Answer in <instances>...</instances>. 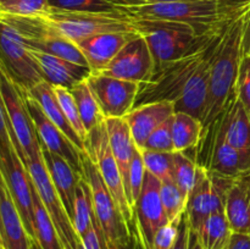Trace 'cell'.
<instances>
[{
	"instance_id": "7a4b0ae2",
	"label": "cell",
	"mask_w": 250,
	"mask_h": 249,
	"mask_svg": "<svg viewBox=\"0 0 250 249\" xmlns=\"http://www.w3.org/2000/svg\"><path fill=\"white\" fill-rule=\"evenodd\" d=\"M232 19L222 23L219 28L205 34H199L192 26L180 22L146 19H133V21L137 32L146 39L153 56L154 65L158 67L199 50L207 45L216 36L217 32L221 31Z\"/></svg>"
},
{
	"instance_id": "74e56055",
	"label": "cell",
	"mask_w": 250,
	"mask_h": 249,
	"mask_svg": "<svg viewBox=\"0 0 250 249\" xmlns=\"http://www.w3.org/2000/svg\"><path fill=\"white\" fill-rule=\"evenodd\" d=\"M49 7V0H7L0 4V12L17 16H38Z\"/></svg>"
},
{
	"instance_id": "8d00e7d4",
	"label": "cell",
	"mask_w": 250,
	"mask_h": 249,
	"mask_svg": "<svg viewBox=\"0 0 250 249\" xmlns=\"http://www.w3.org/2000/svg\"><path fill=\"white\" fill-rule=\"evenodd\" d=\"M53 87L66 119L68 120V122H70L71 126L73 127L76 133H77L78 136L81 137V139L85 143L88 137V132L85 131L84 126H83L82 119H81L80 111H78L77 104H76L72 93H71V90L67 89V88L56 87V85H53Z\"/></svg>"
},
{
	"instance_id": "277c9868",
	"label": "cell",
	"mask_w": 250,
	"mask_h": 249,
	"mask_svg": "<svg viewBox=\"0 0 250 249\" xmlns=\"http://www.w3.org/2000/svg\"><path fill=\"white\" fill-rule=\"evenodd\" d=\"M224 28L217 32L216 36L199 50H195L178 60L171 61L154 68L150 78L139 84V92L136 98L134 107L146 103L164 102V100L172 102L175 104L180 98L186 83L197 70L199 63L204 60L214 41L224 31Z\"/></svg>"
},
{
	"instance_id": "7bdbcfd3",
	"label": "cell",
	"mask_w": 250,
	"mask_h": 249,
	"mask_svg": "<svg viewBox=\"0 0 250 249\" xmlns=\"http://www.w3.org/2000/svg\"><path fill=\"white\" fill-rule=\"evenodd\" d=\"M14 146L11 136H10V124L5 112L4 104L0 97V150H9Z\"/></svg>"
},
{
	"instance_id": "7c38bea8",
	"label": "cell",
	"mask_w": 250,
	"mask_h": 249,
	"mask_svg": "<svg viewBox=\"0 0 250 249\" xmlns=\"http://www.w3.org/2000/svg\"><path fill=\"white\" fill-rule=\"evenodd\" d=\"M26 167L28 170L29 176H31L34 188L38 192L44 207L46 208L54 224H55L59 237L68 239V241H77L80 237L73 229L70 217H68L67 212H66L65 208H63L60 198H59L58 192L54 187V183L51 181L50 175H49L48 168H46L45 161H44L42 148L41 150L33 154L31 158H28Z\"/></svg>"
},
{
	"instance_id": "9c48e42d",
	"label": "cell",
	"mask_w": 250,
	"mask_h": 249,
	"mask_svg": "<svg viewBox=\"0 0 250 249\" xmlns=\"http://www.w3.org/2000/svg\"><path fill=\"white\" fill-rule=\"evenodd\" d=\"M0 61L12 80L28 90L43 80L41 70L31 56L23 36L0 16Z\"/></svg>"
},
{
	"instance_id": "484cf974",
	"label": "cell",
	"mask_w": 250,
	"mask_h": 249,
	"mask_svg": "<svg viewBox=\"0 0 250 249\" xmlns=\"http://www.w3.org/2000/svg\"><path fill=\"white\" fill-rule=\"evenodd\" d=\"M105 124H106L110 148H111L114 158L116 159L117 165H119L120 170H121L125 187H126L127 177H128L129 172V165H131L132 156H133L137 145L134 143L131 129H129V126L125 117L106 119L105 120Z\"/></svg>"
},
{
	"instance_id": "1f68e13d",
	"label": "cell",
	"mask_w": 250,
	"mask_h": 249,
	"mask_svg": "<svg viewBox=\"0 0 250 249\" xmlns=\"http://www.w3.org/2000/svg\"><path fill=\"white\" fill-rule=\"evenodd\" d=\"M51 7L77 12L126 14L120 0H49Z\"/></svg>"
},
{
	"instance_id": "4fadbf2b",
	"label": "cell",
	"mask_w": 250,
	"mask_h": 249,
	"mask_svg": "<svg viewBox=\"0 0 250 249\" xmlns=\"http://www.w3.org/2000/svg\"><path fill=\"white\" fill-rule=\"evenodd\" d=\"M154 67L153 56L146 39L136 33L99 73L141 84L150 78Z\"/></svg>"
},
{
	"instance_id": "d590c367",
	"label": "cell",
	"mask_w": 250,
	"mask_h": 249,
	"mask_svg": "<svg viewBox=\"0 0 250 249\" xmlns=\"http://www.w3.org/2000/svg\"><path fill=\"white\" fill-rule=\"evenodd\" d=\"M146 172V166H144L143 158H142V153L138 148H136L133 156H132L128 177H127L126 187H125L127 199H128V203L132 207V209L136 205V202L138 200L142 189H143Z\"/></svg>"
},
{
	"instance_id": "4dcf8cb0",
	"label": "cell",
	"mask_w": 250,
	"mask_h": 249,
	"mask_svg": "<svg viewBox=\"0 0 250 249\" xmlns=\"http://www.w3.org/2000/svg\"><path fill=\"white\" fill-rule=\"evenodd\" d=\"M94 219L93 199L90 187L87 180L82 175L77 188H76L75 202H73V212L71 217V224L77 236L83 237L88 232Z\"/></svg>"
},
{
	"instance_id": "f546056e",
	"label": "cell",
	"mask_w": 250,
	"mask_h": 249,
	"mask_svg": "<svg viewBox=\"0 0 250 249\" xmlns=\"http://www.w3.org/2000/svg\"><path fill=\"white\" fill-rule=\"evenodd\" d=\"M202 121L183 111H176L172 120V139L175 151H186L198 144L202 137Z\"/></svg>"
},
{
	"instance_id": "816d5d0a",
	"label": "cell",
	"mask_w": 250,
	"mask_h": 249,
	"mask_svg": "<svg viewBox=\"0 0 250 249\" xmlns=\"http://www.w3.org/2000/svg\"><path fill=\"white\" fill-rule=\"evenodd\" d=\"M33 249H39V248H38V246H37V244H36V243H34V244H33Z\"/></svg>"
},
{
	"instance_id": "d6986e66",
	"label": "cell",
	"mask_w": 250,
	"mask_h": 249,
	"mask_svg": "<svg viewBox=\"0 0 250 249\" xmlns=\"http://www.w3.org/2000/svg\"><path fill=\"white\" fill-rule=\"evenodd\" d=\"M138 32H110L78 42L77 46L87 60L92 73H99Z\"/></svg>"
},
{
	"instance_id": "cb8c5ba5",
	"label": "cell",
	"mask_w": 250,
	"mask_h": 249,
	"mask_svg": "<svg viewBox=\"0 0 250 249\" xmlns=\"http://www.w3.org/2000/svg\"><path fill=\"white\" fill-rule=\"evenodd\" d=\"M208 170L224 177H241L250 171V153L233 148L216 133L210 167Z\"/></svg>"
},
{
	"instance_id": "52a82bcc",
	"label": "cell",
	"mask_w": 250,
	"mask_h": 249,
	"mask_svg": "<svg viewBox=\"0 0 250 249\" xmlns=\"http://www.w3.org/2000/svg\"><path fill=\"white\" fill-rule=\"evenodd\" d=\"M0 97L10 124V136L15 149L26 165L28 158L41 150V144L29 116L24 92L0 61Z\"/></svg>"
},
{
	"instance_id": "ac0fdd59",
	"label": "cell",
	"mask_w": 250,
	"mask_h": 249,
	"mask_svg": "<svg viewBox=\"0 0 250 249\" xmlns=\"http://www.w3.org/2000/svg\"><path fill=\"white\" fill-rule=\"evenodd\" d=\"M28 50L38 65L43 80L50 83L51 85L67 88L71 90L78 83L87 80L92 73L90 68L87 66L78 65L72 61L36 50L29 46Z\"/></svg>"
},
{
	"instance_id": "ffe728a7",
	"label": "cell",
	"mask_w": 250,
	"mask_h": 249,
	"mask_svg": "<svg viewBox=\"0 0 250 249\" xmlns=\"http://www.w3.org/2000/svg\"><path fill=\"white\" fill-rule=\"evenodd\" d=\"M176 109L172 102H154L133 107L126 119L131 129L137 148L142 149L148 137L161 124L175 115Z\"/></svg>"
},
{
	"instance_id": "11a10c76",
	"label": "cell",
	"mask_w": 250,
	"mask_h": 249,
	"mask_svg": "<svg viewBox=\"0 0 250 249\" xmlns=\"http://www.w3.org/2000/svg\"><path fill=\"white\" fill-rule=\"evenodd\" d=\"M249 119H250V111H249Z\"/></svg>"
},
{
	"instance_id": "ba28073f",
	"label": "cell",
	"mask_w": 250,
	"mask_h": 249,
	"mask_svg": "<svg viewBox=\"0 0 250 249\" xmlns=\"http://www.w3.org/2000/svg\"><path fill=\"white\" fill-rule=\"evenodd\" d=\"M85 153L98 166L103 181L129 226L132 222H134V212L127 199L121 170L110 148L105 122L88 133L85 141Z\"/></svg>"
},
{
	"instance_id": "f6af8a7d",
	"label": "cell",
	"mask_w": 250,
	"mask_h": 249,
	"mask_svg": "<svg viewBox=\"0 0 250 249\" xmlns=\"http://www.w3.org/2000/svg\"><path fill=\"white\" fill-rule=\"evenodd\" d=\"M225 249H250V234L232 233L231 239Z\"/></svg>"
},
{
	"instance_id": "44dd1931",
	"label": "cell",
	"mask_w": 250,
	"mask_h": 249,
	"mask_svg": "<svg viewBox=\"0 0 250 249\" xmlns=\"http://www.w3.org/2000/svg\"><path fill=\"white\" fill-rule=\"evenodd\" d=\"M216 133L225 142L238 150L250 153V119L249 112L238 99H234L215 121Z\"/></svg>"
},
{
	"instance_id": "8992f818",
	"label": "cell",
	"mask_w": 250,
	"mask_h": 249,
	"mask_svg": "<svg viewBox=\"0 0 250 249\" xmlns=\"http://www.w3.org/2000/svg\"><path fill=\"white\" fill-rule=\"evenodd\" d=\"M82 167L83 176L92 192L95 217L107 249H127L131 239L128 224L103 181L98 166L87 153H82Z\"/></svg>"
},
{
	"instance_id": "b9f144b4",
	"label": "cell",
	"mask_w": 250,
	"mask_h": 249,
	"mask_svg": "<svg viewBox=\"0 0 250 249\" xmlns=\"http://www.w3.org/2000/svg\"><path fill=\"white\" fill-rule=\"evenodd\" d=\"M81 241H82L84 249H107L106 242H105L104 236H103V232L100 229L99 224H98L95 214L92 226H90V228L88 229L84 236L81 237Z\"/></svg>"
},
{
	"instance_id": "6da1fadb",
	"label": "cell",
	"mask_w": 250,
	"mask_h": 249,
	"mask_svg": "<svg viewBox=\"0 0 250 249\" xmlns=\"http://www.w3.org/2000/svg\"><path fill=\"white\" fill-rule=\"evenodd\" d=\"M250 5L242 9L227 26L215 53L210 70L209 94L202 116L203 126L210 127L236 99V83L244 55L243 38Z\"/></svg>"
},
{
	"instance_id": "f1b7e54d",
	"label": "cell",
	"mask_w": 250,
	"mask_h": 249,
	"mask_svg": "<svg viewBox=\"0 0 250 249\" xmlns=\"http://www.w3.org/2000/svg\"><path fill=\"white\" fill-rule=\"evenodd\" d=\"M75 102L77 104L78 111H80L81 119H82L83 126L85 131L89 133L95 127L104 124L106 117L98 103L97 97L93 93L89 83L87 80L82 81L77 85L71 89Z\"/></svg>"
},
{
	"instance_id": "7dc6e473",
	"label": "cell",
	"mask_w": 250,
	"mask_h": 249,
	"mask_svg": "<svg viewBox=\"0 0 250 249\" xmlns=\"http://www.w3.org/2000/svg\"><path fill=\"white\" fill-rule=\"evenodd\" d=\"M226 9L237 10L250 4V0H219Z\"/></svg>"
},
{
	"instance_id": "f907efd6",
	"label": "cell",
	"mask_w": 250,
	"mask_h": 249,
	"mask_svg": "<svg viewBox=\"0 0 250 249\" xmlns=\"http://www.w3.org/2000/svg\"><path fill=\"white\" fill-rule=\"evenodd\" d=\"M241 177L243 178L244 181H246L247 185H248L249 188H250V171H248V172H247V173H244V175L241 176Z\"/></svg>"
},
{
	"instance_id": "f35d334b",
	"label": "cell",
	"mask_w": 250,
	"mask_h": 249,
	"mask_svg": "<svg viewBox=\"0 0 250 249\" xmlns=\"http://www.w3.org/2000/svg\"><path fill=\"white\" fill-rule=\"evenodd\" d=\"M172 120L173 116L161 124L153 133L148 137L146 144L142 149H149L155 151H167L173 153V139H172Z\"/></svg>"
},
{
	"instance_id": "2e32d148",
	"label": "cell",
	"mask_w": 250,
	"mask_h": 249,
	"mask_svg": "<svg viewBox=\"0 0 250 249\" xmlns=\"http://www.w3.org/2000/svg\"><path fill=\"white\" fill-rule=\"evenodd\" d=\"M227 26H229V24H227ZM227 26L225 27L224 31L216 37V39H215L214 43H212L210 50L208 51L204 60L199 63L197 70L193 72V75L190 76L188 82L186 83L180 98H178L177 102L175 103L176 111L188 112V114L193 115V116L202 120V116L203 114H204L205 110V105H207L208 94H209L211 63L212 60H214L215 53H216L217 50V46H219L220 42H221L222 37H224V33L225 31H226Z\"/></svg>"
},
{
	"instance_id": "bcb514c9",
	"label": "cell",
	"mask_w": 250,
	"mask_h": 249,
	"mask_svg": "<svg viewBox=\"0 0 250 249\" xmlns=\"http://www.w3.org/2000/svg\"><path fill=\"white\" fill-rule=\"evenodd\" d=\"M180 1V0H120L122 6H141V5L160 4V2Z\"/></svg>"
},
{
	"instance_id": "ab89813d",
	"label": "cell",
	"mask_w": 250,
	"mask_h": 249,
	"mask_svg": "<svg viewBox=\"0 0 250 249\" xmlns=\"http://www.w3.org/2000/svg\"><path fill=\"white\" fill-rule=\"evenodd\" d=\"M236 97L247 111H250V55L244 54L239 66L238 78L236 83Z\"/></svg>"
},
{
	"instance_id": "7402d4cb",
	"label": "cell",
	"mask_w": 250,
	"mask_h": 249,
	"mask_svg": "<svg viewBox=\"0 0 250 249\" xmlns=\"http://www.w3.org/2000/svg\"><path fill=\"white\" fill-rule=\"evenodd\" d=\"M42 148L44 161H45L46 168L49 171L51 181L54 183L59 198L67 212L68 217H72L73 212V202H75L76 188L80 182L82 175L75 171V168L67 163L63 158H61L58 154H54L49 151L48 149Z\"/></svg>"
},
{
	"instance_id": "30bf717a",
	"label": "cell",
	"mask_w": 250,
	"mask_h": 249,
	"mask_svg": "<svg viewBox=\"0 0 250 249\" xmlns=\"http://www.w3.org/2000/svg\"><path fill=\"white\" fill-rule=\"evenodd\" d=\"M0 170L33 241V182L15 146L9 150H0Z\"/></svg>"
},
{
	"instance_id": "8fae6325",
	"label": "cell",
	"mask_w": 250,
	"mask_h": 249,
	"mask_svg": "<svg viewBox=\"0 0 250 249\" xmlns=\"http://www.w3.org/2000/svg\"><path fill=\"white\" fill-rule=\"evenodd\" d=\"M160 181L146 171L143 189L133 208L142 249H153L156 232L168 222L160 199Z\"/></svg>"
},
{
	"instance_id": "603a6c76",
	"label": "cell",
	"mask_w": 250,
	"mask_h": 249,
	"mask_svg": "<svg viewBox=\"0 0 250 249\" xmlns=\"http://www.w3.org/2000/svg\"><path fill=\"white\" fill-rule=\"evenodd\" d=\"M24 92L38 103L44 114L48 116V119L65 133V136L75 144V146H77L82 153H85V143L76 133L73 127L66 119L65 114L61 109L60 103H59L55 92H54L53 85L46 82L45 80H42L37 84H34L31 89L24 90Z\"/></svg>"
},
{
	"instance_id": "60d3db41",
	"label": "cell",
	"mask_w": 250,
	"mask_h": 249,
	"mask_svg": "<svg viewBox=\"0 0 250 249\" xmlns=\"http://www.w3.org/2000/svg\"><path fill=\"white\" fill-rule=\"evenodd\" d=\"M181 220L167 222L156 232L154 237L153 249H172L178 237V227H180Z\"/></svg>"
},
{
	"instance_id": "4316f807",
	"label": "cell",
	"mask_w": 250,
	"mask_h": 249,
	"mask_svg": "<svg viewBox=\"0 0 250 249\" xmlns=\"http://www.w3.org/2000/svg\"><path fill=\"white\" fill-rule=\"evenodd\" d=\"M33 242L39 249H62L50 214L33 186Z\"/></svg>"
},
{
	"instance_id": "5bb4252c",
	"label": "cell",
	"mask_w": 250,
	"mask_h": 249,
	"mask_svg": "<svg viewBox=\"0 0 250 249\" xmlns=\"http://www.w3.org/2000/svg\"><path fill=\"white\" fill-rule=\"evenodd\" d=\"M106 119L126 117L133 110L139 84L102 73H90L87 78Z\"/></svg>"
},
{
	"instance_id": "d4e9b609",
	"label": "cell",
	"mask_w": 250,
	"mask_h": 249,
	"mask_svg": "<svg viewBox=\"0 0 250 249\" xmlns=\"http://www.w3.org/2000/svg\"><path fill=\"white\" fill-rule=\"evenodd\" d=\"M225 214L233 233L250 234V188L242 177L236 178L227 190Z\"/></svg>"
},
{
	"instance_id": "db71d44e",
	"label": "cell",
	"mask_w": 250,
	"mask_h": 249,
	"mask_svg": "<svg viewBox=\"0 0 250 249\" xmlns=\"http://www.w3.org/2000/svg\"><path fill=\"white\" fill-rule=\"evenodd\" d=\"M0 249H4V248H2V244H1V241H0Z\"/></svg>"
},
{
	"instance_id": "f5cc1de1",
	"label": "cell",
	"mask_w": 250,
	"mask_h": 249,
	"mask_svg": "<svg viewBox=\"0 0 250 249\" xmlns=\"http://www.w3.org/2000/svg\"><path fill=\"white\" fill-rule=\"evenodd\" d=\"M5 1H7V0H0V4H2V2H5Z\"/></svg>"
},
{
	"instance_id": "3957f363",
	"label": "cell",
	"mask_w": 250,
	"mask_h": 249,
	"mask_svg": "<svg viewBox=\"0 0 250 249\" xmlns=\"http://www.w3.org/2000/svg\"><path fill=\"white\" fill-rule=\"evenodd\" d=\"M243 7L229 10L219 0H180L141 6H124V12L133 19L164 20L189 24L199 34H205L219 28Z\"/></svg>"
},
{
	"instance_id": "681fc988",
	"label": "cell",
	"mask_w": 250,
	"mask_h": 249,
	"mask_svg": "<svg viewBox=\"0 0 250 249\" xmlns=\"http://www.w3.org/2000/svg\"><path fill=\"white\" fill-rule=\"evenodd\" d=\"M188 249H203L202 244L199 243L197 233L193 229L189 231V239H188Z\"/></svg>"
},
{
	"instance_id": "5b68a950",
	"label": "cell",
	"mask_w": 250,
	"mask_h": 249,
	"mask_svg": "<svg viewBox=\"0 0 250 249\" xmlns=\"http://www.w3.org/2000/svg\"><path fill=\"white\" fill-rule=\"evenodd\" d=\"M56 33L73 43L110 32H137L133 19L127 14L77 12L49 7L39 15Z\"/></svg>"
},
{
	"instance_id": "83f0119b",
	"label": "cell",
	"mask_w": 250,
	"mask_h": 249,
	"mask_svg": "<svg viewBox=\"0 0 250 249\" xmlns=\"http://www.w3.org/2000/svg\"><path fill=\"white\" fill-rule=\"evenodd\" d=\"M194 232L203 249H225L233 233L225 210L210 215Z\"/></svg>"
},
{
	"instance_id": "e0dca14e",
	"label": "cell",
	"mask_w": 250,
	"mask_h": 249,
	"mask_svg": "<svg viewBox=\"0 0 250 249\" xmlns=\"http://www.w3.org/2000/svg\"><path fill=\"white\" fill-rule=\"evenodd\" d=\"M0 241L4 249H33L19 209L0 170Z\"/></svg>"
},
{
	"instance_id": "e575fe53",
	"label": "cell",
	"mask_w": 250,
	"mask_h": 249,
	"mask_svg": "<svg viewBox=\"0 0 250 249\" xmlns=\"http://www.w3.org/2000/svg\"><path fill=\"white\" fill-rule=\"evenodd\" d=\"M146 170L160 182L173 180V153L139 149Z\"/></svg>"
},
{
	"instance_id": "836d02e7",
	"label": "cell",
	"mask_w": 250,
	"mask_h": 249,
	"mask_svg": "<svg viewBox=\"0 0 250 249\" xmlns=\"http://www.w3.org/2000/svg\"><path fill=\"white\" fill-rule=\"evenodd\" d=\"M199 165L188 158L185 151L173 153V181L185 195H189L195 185Z\"/></svg>"
},
{
	"instance_id": "ee69618b",
	"label": "cell",
	"mask_w": 250,
	"mask_h": 249,
	"mask_svg": "<svg viewBox=\"0 0 250 249\" xmlns=\"http://www.w3.org/2000/svg\"><path fill=\"white\" fill-rule=\"evenodd\" d=\"M189 231L190 227L188 225L187 217H186V215H183L182 220L180 222V227H178V237L176 239V243L172 247V249H188Z\"/></svg>"
},
{
	"instance_id": "9a60e30c",
	"label": "cell",
	"mask_w": 250,
	"mask_h": 249,
	"mask_svg": "<svg viewBox=\"0 0 250 249\" xmlns=\"http://www.w3.org/2000/svg\"><path fill=\"white\" fill-rule=\"evenodd\" d=\"M24 99H26L27 109L33 122L41 146L48 149L51 153L60 155L75 168V171L82 175V151L77 146H75V144L54 122L48 119L38 103L33 98L29 97L26 92H24Z\"/></svg>"
},
{
	"instance_id": "c3c4849f",
	"label": "cell",
	"mask_w": 250,
	"mask_h": 249,
	"mask_svg": "<svg viewBox=\"0 0 250 249\" xmlns=\"http://www.w3.org/2000/svg\"><path fill=\"white\" fill-rule=\"evenodd\" d=\"M243 50H244V54H247V55H250V11H249V15H248V21H247L246 32H244Z\"/></svg>"
},
{
	"instance_id": "d6a6232c",
	"label": "cell",
	"mask_w": 250,
	"mask_h": 249,
	"mask_svg": "<svg viewBox=\"0 0 250 249\" xmlns=\"http://www.w3.org/2000/svg\"><path fill=\"white\" fill-rule=\"evenodd\" d=\"M160 199L168 222L182 219L186 212L188 197L183 194L182 190L175 183V181L170 180L166 181V182H161Z\"/></svg>"
}]
</instances>
